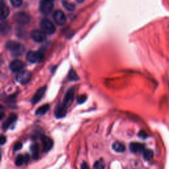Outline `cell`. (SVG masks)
I'll use <instances>...</instances> for the list:
<instances>
[{"label": "cell", "mask_w": 169, "mask_h": 169, "mask_svg": "<svg viewBox=\"0 0 169 169\" xmlns=\"http://www.w3.org/2000/svg\"><path fill=\"white\" fill-rule=\"evenodd\" d=\"M105 164L102 160H98L94 163L93 169H105Z\"/></svg>", "instance_id": "cell-24"}, {"label": "cell", "mask_w": 169, "mask_h": 169, "mask_svg": "<svg viewBox=\"0 0 169 169\" xmlns=\"http://www.w3.org/2000/svg\"><path fill=\"white\" fill-rule=\"evenodd\" d=\"M22 147H23V145H22V144H21V142H17V143H16V144H15L13 148H14L15 151H19L21 148H22Z\"/></svg>", "instance_id": "cell-27"}, {"label": "cell", "mask_w": 169, "mask_h": 169, "mask_svg": "<svg viewBox=\"0 0 169 169\" xmlns=\"http://www.w3.org/2000/svg\"><path fill=\"white\" fill-rule=\"evenodd\" d=\"M1 19L4 20L10 15V10L6 4L3 1L1 2Z\"/></svg>", "instance_id": "cell-16"}, {"label": "cell", "mask_w": 169, "mask_h": 169, "mask_svg": "<svg viewBox=\"0 0 169 169\" xmlns=\"http://www.w3.org/2000/svg\"><path fill=\"white\" fill-rule=\"evenodd\" d=\"M68 79L69 81H75L79 80V77H78L75 71L71 69V70H70V71H69V73Z\"/></svg>", "instance_id": "cell-23"}, {"label": "cell", "mask_w": 169, "mask_h": 169, "mask_svg": "<svg viewBox=\"0 0 169 169\" xmlns=\"http://www.w3.org/2000/svg\"><path fill=\"white\" fill-rule=\"evenodd\" d=\"M42 144V151L44 153L48 152L53 147V141L48 137L43 136L41 138Z\"/></svg>", "instance_id": "cell-12"}, {"label": "cell", "mask_w": 169, "mask_h": 169, "mask_svg": "<svg viewBox=\"0 0 169 169\" xmlns=\"http://www.w3.org/2000/svg\"><path fill=\"white\" fill-rule=\"evenodd\" d=\"M41 31L45 34L52 35L56 32V27L53 23L48 19H43L40 23Z\"/></svg>", "instance_id": "cell-2"}, {"label": "cell", "mask_w": 169, "mask_h": 169, "mask_svg": "<svg viewBox=\"0 0 169 169\" xmlns=\"http://www.w3.org/2000/svg\"><path fill=\"white\" fill-rule=\"evenodd\" d=\"M4 117V112H3V107L2 106V109H1V120H2Z\"/></svg>", "instance_id": "cell-31"}, {"label": "cell", "mask_w": 169, "mask_h": 169, "mask_svg": "<svg viewBox=\"0 0 169 169\" xmlns=\"http://www.w3.org/2000/svg\"><path fill=\"white\" fill-rule=\"evenodd\" d=\"M39 9H40V11L42 14L48 15L52 12L54 4L52 2L49 1V0H42L40 3Z\"/></svg>", "instance_id": "cell-4"}, {"label": "cell", "mask_w": 169, "mask_h": 169, "mask_svg": "<svg viewBox=\"0 0 169 169\" xmlns=\"http://www.w3.org/2000/svg\"><path fill=\"white\" fill-rule=\"evenodd\" d=\"M62 5L63 6V7L66 9V10L69 11H72L75 10V5L73 3L69 2L67 1H63L62 2Z\"/></svg>", "instance_id": "cell-20"}, {"label": "cell", "mask_w": 169, "mask_h": 169, "mask_svg": "<svg viewBox=\"0 0 169 169\" xmlns=\"http://www.w3.org/2000/svg\"><path fill=\"white\" fill-rule=\"evenodd\" d=\"M86 98H87V97H86V94H81L80 96H79L77 98V101L78 104H83L86 101Z\"/></svg>", "instance_id": "cell-25"}, {"label": "cell", "mask_w": 169, "mask_h": 169, "mask_svg": "<svg viewBox=\"0 0 169 169\" xmlns=\"http://www.w3.org/2000/svg\"><path fill=\"white\" fill-rule=\"evenodd\" d=\"M10 27L7 23L2 22L1 24V32L3 35H6V34L10 32Z\"/></svg>", "instance_id": "cell-21"}, {"label": "cell", "mask_w": 169, "mask_h": 169, "mask_svg": "<svg viewBox=\"0 0 169 169\" xmlns=\"http://www.w3.org/2000/svg\"><path fill=\"white\" fill-rule=\"evenodd\" d=\"M53 19L55 23L60 26H62L66 23V17L61 10H57L54 13Z\"/></svg>", "instance_id": "cell-9"}, {"label": "cell", "mask_w": 169, "mask_h": 169, "mask_svg": "<svg viewBox=\"0 0 169 169\" xmlns=\"http://www.w3.org/2000/svg\"><path fill=\"white\" fill-rule=\"evenodd\" d=\"M85 1V0H77V2H78V3H83V2Z\"/></svg>", "instance_id": "cell-32"}, {"label": "cell", "mask_w": 169, "mask_h": 169, "mask_svg": "<svg viewBox=\"0 0 169 169\" xmlns=\"http://www.w3.org/2000/svg\"><path fill=\"white\" fill-rule=\"evenodd\" d=\"M25 163V156L22 155H18L15 159V165L17 167H20L23 165V163Z\"/></svg>", "instance_id": "cell-22"}, {"label": "cell", "mask_w": 169, "mask_h": 169, "mask_svg": "<svg viewBox=\"0 0 169 169\" xmlns=\"http://www.w3.org/2000/svg\"><path fill=\"white\" fill-rule=\"evenodd\" d=\"M74 96H75V89L73 87H71L69 89L67 93H66L63 98V104L66 107L70 106L71 104L74 100Z\"/></svg>", "instance_id": "cell-8"}, {"label": "cell", "mask_w": 169, "mask_h": 169, "mask_svg": "<svg viewBox=\"0 0 169 169\" xmlns=\"http://www.w3.org/2000/svg\"><path fill=\"white\" fill-rule=\"evenodd\" d=\"M31 151L33 153V157L34 159H38L39 157V153H38V145L37 144H33L31 146Z\"/></svg>", "instance_id": "cell-19"}, {"label": "cell", "mask_w": 169, "mask_h": 169, "mask_svg": "<svg viewBox=\"0 0 169 169\" xmlns=\"http://www.w3.org/2000/svg\"><path fill=\"white\" fill-rule=\"evenodd\" d=\"M46 90V86H42V87L39 88L36 90V92L35 93V94H34L33 97L32 98V100H31L32 103L34 105V104H36V103H37V102H38L39 101H40L42 99V98L43 97V96L44 95Z\"/></svg>", "instance_id": "cell-14"}, {"label": "cell", "mask_w": 169, "mask_h": 169, "mask_svg": "<svg viewBox=\"0 0 169 169\" xmlns=\"http://www.w3.org/2000/svg\"><path fill=\"white\" fill-rule=\"evenodd\" d=\"M6 48L10 52L11 54L18 57L22 55L25 51V47L20 43L15 41H9L6 43Z\"/></svg>", "instance_id": "cell-1"}, {"label": "cell", "mask_w": 169, "mask_h": 169, "mask_svg": "<svg viewBox=\"0 0 169 169\" xmlns=\"http://www.w3.org/2000/svg\"><path fill=\"white\" fill-rule=\"evenodd\" d=\"M67 108L63 104H59L54 109V116L56 118H62L67 114Z\"/></svg>", "instance_id": "cell-11"}, {"label": "cell", "mask_w": 169, "mask_h": 169, "mask_svg": "<svg viewBox=\"0 0 169 169\" xmlns=\"http://www.w3.org/2000/svg\"><path fill=\"white\" fill-rule=\"evenodd\" d=\"M31 73L29 71H21L17 73L16 76V80L19 83L22 85H25L28 83L31 79Z\"/></svg>", "instance_id": "cell-7"}, {"label": "cell", "mask_w": 169, "mask_h": 169, "mask_svg": "<svg viewBox=\"0 0 169 169\" xmlns=\"http://www.w3.org/2000/svg\"><path fill=\"white\" fill-rule=\"evenodd\" d=\"M17 119V116L15 114H11L8 118L6 120L5 122L2 124V128L4 130H6L7 128L11 126V125L13 124Z\"/></svg>", "instance_id": "cell-15"}, {"label": "cell", "mask_w": 169, "mask_h": 169, "mask_svg": "<svg viewBox=\"0 0 169 169\" xmlns=\"http://www.w3.org/2000/svg\"><path fill=\"white\" fill-rule=\"evenodd\" d=\"M11 5L14 7H19L22 5L23 0H10Z\"/></svg>", "instance_id": "cell-26"}, {"label": "cell", "mask_w": 169, "mask_h": 169, "mask_svg": "<svg viewBox=\"0 0 169 169\" xmlns=\"http://www.w3.org/2000/svg\"><path fill=\"white\" fill-rule=\"evenodd\" d=\"M49 109H50V105L46 104V105H44L40 107H39L38 109L36 110L35 114L37 116L44 115L49 110Z\"/></svg>", "instance_id": "cell-18"}, {"label": "cell", "mask_w": 169, "mask_h": 169, "mask_svg": "<svg viewBox=\"0 0 169 169\" xmlns=\"http://www.w3.org/2000/svg\"><path fill=\"white\" fill-rule=\"evenodd\" d=\"M81 169H89V167L88 166V164H86V163L83 162V163L81 164Z\"/></svg>", "instance_id": "cell-29"}, {"label": "cell", "mask_w": 169, "mask_h": 169, "mask_svg": "<svg viewBox=\"0 0 169 169\" xmlns=\"http://www.w3.org/2000/svg\"><path fill=\"white\" fill-rule=\"evenodd\" d=\"M29 159H30V156L28 154H26L25 155V163H28L29 161Z\"/></svg>", "instance_id": "cell-30"}, {"label": "cell", "mask_w": 169, "mask_h": 169, "mask_svg": "<svg viewBox=\"0 0 169 169\" xmlns=\"http://www.w3.org/2000/svg\"><path fill=\"white\" fill-rule=\"evenodd\" d=\"M13 18L16 22L20 25H27L31 21V17L24 12H19L14 15Z\"/></svg>", "instance_id": "cell-6"}, {"label": "cell", "mask_w": 169, "mask_h": 169, "mask_svg": "<svg viewBox=\"0 0 169 169\" xmlns=\"http://www.w3.org/2000/svg\"><path fill=\"white\" fill-rule=\"evenodd\" d=\"M112 149H113L116 152L123 153L125 151V147L122 143L117 141L112 144Z\"/></svg>", "instance_id": "cell-17"}, {"label": "cell", "mask_w": 169, "mask_h": 169, "mask_svg": "<svg viewBox=\"0 0 169 169\" xmlns=\"http://www.w3.org/2000/svg\"><path fill=\"white\" fill-rule=\"evenodd\" d=\"M6 142V137L4 136H2L1 138H0V143H1V145H4Z\"/></svg>", "instance_id": "cell-28"}, {"label": "cell", "mask_w": 169, "mask_h": 169, "mask_svg": "<svg viewBox=\"0 0 169 169\" xmlns=\"http://www.w3.org/2000/svg\"><path fill=\"white\" fill-rule=\"evenodd\" d=\"M43 57H44V54L41 51L38 52H33V51H30L27 54V61L30 63H35L41 62Z\"/></svg>", "instance_id": "cell-5"}, {"label": "cell", "mask_w": 169, "mask_h": 169, "mask_svg": "<svg viewBox=\"0 0 169 169\" xmlns=\"http://www.w3.org/2000/svg\"><path fill=\"white\" fill-rule=\"evenodd\" d=\"M31 36L33 40L36 42H42L46 40V34L42 31L34 30L31 33Z\"/></svg>", "instance_id": "cell-13"}, {"label": "cell", "mask_w": 169, "mask_h": 169, "mask_svg": "<svg viewBox=\"0 0 169 169\" xmlns=\"http://www.w3.org/2000/svg\"><path fill=\"white\" fill-rule=\"evenodd\" d=\"M129 150H130L131 152L134 154L141 153V154L144 155L146 150L149 149V147H147L146 145L144 144H142V143L132 142L129 145Z\"/></svg>", "instance_id": "cell-3"}, {"label": "cell", "mask_w": 169, "mask_h": 169, "mask_svg": "<svg viewBox=\"0 0 169 169\" xmlns=\"http://www.w3.org/2000/svg\"><path fill=\"white\" fill-rule=\"evenodd\" d=\"M49 1H51V2H52V1H53V0H49Z\"/></svg>", "instance_id": "cell-33"}, {"label": "cell", "mask_w": 169, "mask_h": 169, "mask_svg": "<svg viewBox=\"0 0 169 169\" xmlns=\"http://www.w3.org/2000/svg\"><path fill=\"white\" fill-rule=\"evenodd\" d=\"M25 67V63L19 60H15L10 64V69L13 73H19Z\"/></svg>", "instance_id": "cell-10"}]
</instances>
